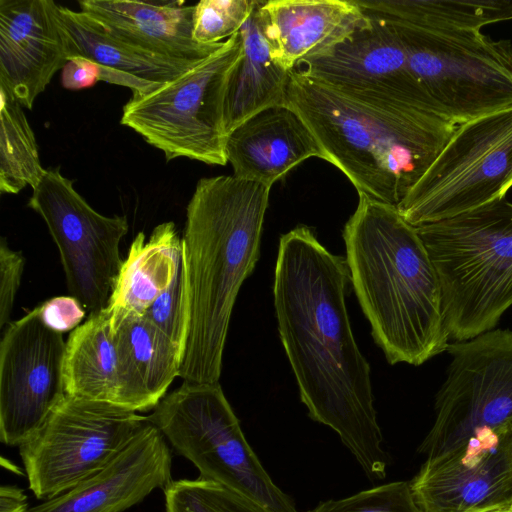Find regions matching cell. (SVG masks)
Instances as JSON below:
<instances>
[{"label":"cell","mask_w":512,"mask_h":512,"mask_svg":"<svg viewBox=\"0 0 512 512\" xmlns=\"http://www.w3.org/2000/svg\"><path fill=\"white\" fill-rule=\"evenodd\" d=\"M346 258L307 226L281 236L274 273L278 331L312 420L334 430L370 479L386 476L370 366L353 336L345 304Z\"/></svg>","instance_id":"1"},{"label":"cell","mask_w":512,"mask_h":512,"mask_svg":"<svg viewBox=\"0 0 512 512\" xmlns=\"http://www.w3.org/2000/svg\"><path fill=\"white\" fill-rule=\"evenodd\" d=\"M270 187L235 175L201 178L181 239L179 377L219 383L232 310L260 256Z\"/></svg>","instance_id":"2"},{"label":"cell","mask_w":512,"mask_h":512,"mask_svg":"<svg viewBox=\"0 0 512 512\" xmlns=\"http://www.w3.org/2000/svg\"><path fill=\"white\" fill-rule=\"evenodd\" d=\"M343 239L351 283L387 361L419 366L446 351L437 272L397 206L359 195Z\"/></svg>","instance_id":"3"},{"label":"cell","mask_w":512,"mask_h":512,"mask_svg":"<svg viewBox=\"0 0 512 512\" xmlns=\"http://www.w3.org/2000/svg\"><path fill=\"white\" fill-rule=\"evenodd\" d=\"M286 104L358 195L395 206L457 127L434 114L337 90L298 69L290 72Z\"/></svg>","instance_id":"4"},{"label":"cell","mask_w":512,"mask_h":512,"mask_svg":"<svg viewBox=\"0 0 512 512\" xmlns=\"http://www.w3.org/2000/svg\"><path fill=\"white\" fill-rule=\"evenodd\" d=\"M416 229L438 275L450 339L494 330L512 306V203L504 198Z\"/></svg>","instance_id":"5"},{"label":"cell","mask_w":512,"mask_h":512,"mask_svg":"<svg viewBox=\"0 0 512 512\" xmlns=\"http://www.w3.org/2000/svg\"><path fill=\"white\" fill-rule=\"evenodd\" d=\"M242 49L238 32L182 75L147 92L132 93L120 123L161 150L167 161L185 157L226 165V91Z\"/></svg>","instance_id":"6"},{"label":"cell","mask_w":512,"mask_h":512,"mask_svg":"<svg viewBox=\"0 0 512 512\" xmlns=\"http://www.w3.org/2000/svg\"><path fill=\"white\" fill-rule=\"evenodd\" d=\"M200 478L217 482L271 512H298L248 444L219 383L185 382L147 416Z\"/></svg>","instance_id":"7"},{"label":"cell","mask_w":512,"mask_h":512,"mask_svg":"<svg viewBox=\"0 0 512 512\" xmlns=\"http://www.w3.org/2000/svg\"><path fill=\"white\" fill-rule=\"evenodd\" d=\"M390 22L410 71L441 117L458 126L512 108L511 40H494L481 31L431 32Z\"/></svg>","instance_id":"8"},{"label":"cell","mask_w":512,"mask_h":512,"mask_svg":"<svg viewBox=\"0 0 512 512\" xmlns=\"http://www.w3.org/2000/svg\"><path fill=\"white\" fill-rule=\"evenodd\" d=\"M512 188V108L456 127L442 151L397 205L414 227L506 197Z\"/></svg>","instance_id":"9"},{"label":"cell","mask_w":512,"mask_h":512,"mask_svg":"<svg viewBox=\"0 0 512 512\" xmlns=\"http://www.w3.org/2000/svg\"><path fill=\"white\" fill-rule=\"evenodd\" d=\"M147 422L123 407L65 395L19 446L30 490L50 500L104 468Z\"/></svg>","instance_id":"10"},{"label":"cell","mask_w":512,"mask_h":512,"mask_svg":"<svg viewBox=\"0 0 512 512\" xmlns=\"http://www.w3.org/2000/svg\"><path fill=\"white\" fill-rule=\"evenodd\" d=\"M435 421L419 447L434 459L476 435L512 425V329H494L450 342Z\"/></svg>","instance_id":"11"},{"label":"cell","mask_w":512,"mask_h":512,"mask_svg":"<svg viewBox=\"0 0 512 512\" xmlns=\"http://www.w3.org/2000/svg\"><path fill=\"white\" fill-rule=\"evenodd\" d=\"M28 207L44 220L65 272L70 296L89 314L106 308L123 261L119 246L126 216H104L75 190L58 168L46 169Z\"/></svg>","instance_id":"12"},{"label":"cell","mask_w":512,"mask_h":512,"mask_svg":"<svg viewBox=\"0 0 512 512\" xmlns=\"http://www.w3.org/2000/svg\"><path fill=\"white\" fill-rule=\"evenodd\" d=\"M63 334L48 327L37 306L10 322L0 343V440L21 446L66 395Z\"/></svg>","instance_id":"13"},{"label":"cell","mask_w":512,"mask_h":512,"mask_svg":"<svg viewBox=\"0 0 512 512\" xmlns=\"http://www.w3.org/2000/svg\"><path fill=\"white\" fill-rule=\"evenodd\" d=\"M301 65L304 75L337 90L440 116L410 71L393 24L382 17L366 14L340 43Z\"/></svg>","instance_id":"14"},{"label":"cell","mask_w":512,"mask_h":512,"mask_svg":"<svg viewBox=\"0 0 512 512\" xmlns=\"http://www.w3.org/2000/svg\"><path fill=\"white\" fill-rule=\"evenodd\" d=\"M410 485L425 512H487L512 502V425L426 459Z\"/></svg>","instance_id":"15"},{"label":"cell","mask_w":512,"mask_h":512,"mask_svg":"<svg viewBox=\"0 0 512 512\" xmlns=\"http://www.w3.org/2000/svg\"><path fill=\"white\" fill-rule=\"evenodd\" d=\"M172 455L160 430L147 422L101 470L27 512H123L171 481Z\"/></svg>","instance_id":"16"},{"label":"cell","mask_w":512,"mask_h":512,"mask_svg":"<svg viewBox=\"0 0 512 512\" xmlns=\"http://www.w3.org/2000/svg\"><path fill=\"white\" fill-rule=\"evenodd\" d=\"M55 4L0 0V87L27 109L68 61Z\"/></svg>","instance_id":"17"},{"label":"cell","mask_w":512,"mask_h":512,"mask_svg":"<svg viewBox=\"0 0 512 512\" xmlns=\"http://www.w3.org/2000/svg\"><path fill=\"white\" fill-rule=\"evenodd\" d=\"M226 158L236 177L270 187L303 161L324 154L310 128L287 104L252 115L227 137Z\"/></svg>","instance_id":"18"},{"label":"cell","mask_w":512,"mask_h":512,"mask_svg":"<svg viewBox=\"0 0 512 512\" xmlns=\"http://www.w3.org/2000/svg\"><path fill=\"white\" fill-rule=\"evenodd\" d=\"M80 10L124 41L173 59L199 62L224 42L204 45L193 37L194 5L185 1L81 0Z\"/></svg>","instance_id":"19"},{"label":"cell","mask_w":512,"mask_h":512,"mask_svg":"<svg viewBox=\"0 0 512 512\" xmlns=\"http://www.w3.org/2000/svg\"><path fill=\"white\" fill-rule=\"evenodd\" d=\"M262 14L273 54L290 71L327 53L366 18L354 0H269Z\"/></svg>","instance_id":"20"},{"label":"cell","mask_w":512,"mask_h":512,"mask_svg":"<svg viewBox=\"0 0 512 512\" xmlns=\"http://www.w3.org/2000/svg\"><path fill=\"white\" fill-rule=\"evenodd\" d=\"M121 381V407L154 409L179 376L180 347L144 315L122 318L112 329Z\"/></svg>","instance_id":"21"},{"label":"cell","mask_w":512,"mask_h":512,"mask_svg":"<svg viewBox=\"0 0 512 512\" xmlns=\"http://www.w3.org/2000/svg\"><path fill=\"white\" fill-rule=\"evenodd\" d=\"M182 243L174 222L157 225L149 239L139 232L131 243L106 310L111 328L129 315H144L180 273Z\"/></svg>","instance_id":"22"},{"label":"cell","mask_w":512,"mask_h":512,"mask_svg":"<svg viewBox=\"0 0 512 512\" xmlns=\"http://www.w3.org/2000/svg\"><path fill=\"white\" fill-rule=\"evenodd\" d=\"M257 3L239 33L242 54L230 75L225 99V126L229 134L252 115L271 106L286 104L290 70L275 58Z\"/></svg>","instance_id":"23"},{"label":"cell","mask_w":512,"mask_h":512,"mask_svg":"<svg viewBox=\"0 0 512 512\" xmlns=\"http://www.w3.org/2000/svg\"><path fill=\"white\" fill-rule=\"evenodd\" d=\"M54 10L68 60L86 58L102 67L158 84L175 79L200 62L173 59L134 46L81 10L57 3Z\"/></svg>","instance_id":"24"},{"label":"cell","mask_w":512,"mask_h":512,"mask_svg":"<svg viewBox=\"0 0 512 512\" xmlns=\"http://www.w3.org/2000/svg\"><path fill=\"white\" fill-rule=\"evenodd\" d=\"M63 374L67 395L121 407L118 355L106 308L71 331Z\"/></svg>","instance_id":"25"},{"label":"cell","mask_w":512,"mask_h":512,"mask_svg":"<svg viewBox=\"0 0 512 512\" xmlns=\"http://www.w3.org/2000/svg\"><path fill=\"white\" fill-rule=\"evenodd\" d=\"M366 14L431 31H481L512 20V0H354Z\"/></svg>","instance_id":"26"},{"label":"cell","mask_w":512,"mask_h":512,"mask_svg":"<svg viewBox=\"0 0 512 512\" xmlns=\"http://www.w3.org/2000/svg\"><path fill=\"white\" fill-rule=\"evenodd\" d=\"M45 170L23 106L0 87L1 193L17 194L28 185L33 189Z\"/></svg>","instance_id":"27"},{"label":"cell","mask_w":512,"mask_h":512,"mask_svg":"<svg viewBox=\"0 0 512 512\" xmlns=\"http://www.w3.org/2000/svg\"><path fill=\"white\" fill-rule=\"evenodd\" d=\"M166 512H271L250 498L217 482L171 481L164 488Z\"/></svg>","instance_id":"28"},{"label":"cell","mask_w":512,"mask_h":512,"mask_svg":"<svg viewBox=\"0 0 512 512\" xmlns=\"http://www.w3.org/2000/svg\"><path fill=\"white\" fill-rule=\"evenodd\" d=\"M257 0H201L194 5L193 37L204 45L224 42L238 33Z\"/></svg>","instance_id":"29"},{"label":"cell","mask_w":512,"mask_h":512,"mask_svg":"<svg viewBox=\"0 0 512 512\" xmlns=\"http://www.w3.org/2000/svg\"><path fill=\"white\" fill-rule=\"evenodd\" d=\"M310 512H425L417 503L410 482L386 483L354 495L321 502Z\"/></svg>","instance_id":"30"},{"label":"cell","mask_w":512,"mask_h":512,"mask_svg":"<svg viewBox=\"0 0 512 512\" xmlns=\"http://www.w3.org/2000/svg\"><path fill=\"white\" fill-rule=\"evenodd\" d=\"M25 258L12 250L5 237L0 242V328L10 323L15 297L20 286Z\"/></svg>","instance_id":"31"},{"label":"cell","mask_w":512,"mask_h":512,"mask_svg":"<svg viewBox=\"0 0 512 512\" xmlns=\"http://www.w3.org/2000/svg\"><path fill=\"white\" fill-rule=\"evenodd\" d=\"M180 273L173 283L150 305L144 316L162 330L181 351Z\"/></svg>","instance_id":"32"},{"label":"cell","mask_w":512,"mask_h":512,"mask_svg":"<svg viewBox=\"0 0 512 512\" xmlns=\"http://www.w3.org/2000/svg\"><path fill=\"white\" fill-rule=\"evenodd\" d=\"M45 324L51 329L65 333L73 331L83 320L86 310L72 296H58L39 305Z\"/></svg>","instance_id":"33"},{"label":"cell","mask_w":512,"mask_h":512,"mask_svg":"<svg viewBox=\"0 0 512 512\" xmlns=\"http://www.w3.org/2000/svg\"><path fill=\"white\" fill-rule=\"evenodd\" d=\"M61 71L62 86L69 90L90 88L101 81L100 65L86 58L69 59Z\"/></svg>","instance_id":"34"},{"label":"cell","mask_w":512,"mask_h":512,"mask_svg":"<svg viewBox=\"0 0 512 512\" xmlns=\"http://www.w3.org/2000/svg\"><path fill=\"white\" fill-rule=\"evenodd\" d=\"M27 496L24 491L14 485L0 487V512H27Z\"/></svg>","instance_id":"35"},{"label":"cell","mask_w":512,"mask_h":512,"mask_svg":"<svg viewBox=\"0 0 512 512\" xmlns=\"http://www.w3.org/2000/svg\"><path fill=\"white\" fill-rule=\"evenodd\" d=\"M1 460L6 462V464L1 463L2 466L6 467L8 470H11L13 473L22 475L20 469L17 466H15L12 462H10L9 460H6L3 456L1 457Z\"/></svg>","instance_id":"36"},{"label":"cell","mask_w":512,"mask_h":512,"mask_svg":"<svg viewBox=\"0 0 512 512\" xmlns=\"http://www.w3.org/2000/svg\"><path fill=\"white\" fill-rule=\"evenodd\" d=\"M487 512H512V502L505 504L503 506L497 507L495 509L489 510Z\"/></svg>","instance_id":"37"}]
</instances>
